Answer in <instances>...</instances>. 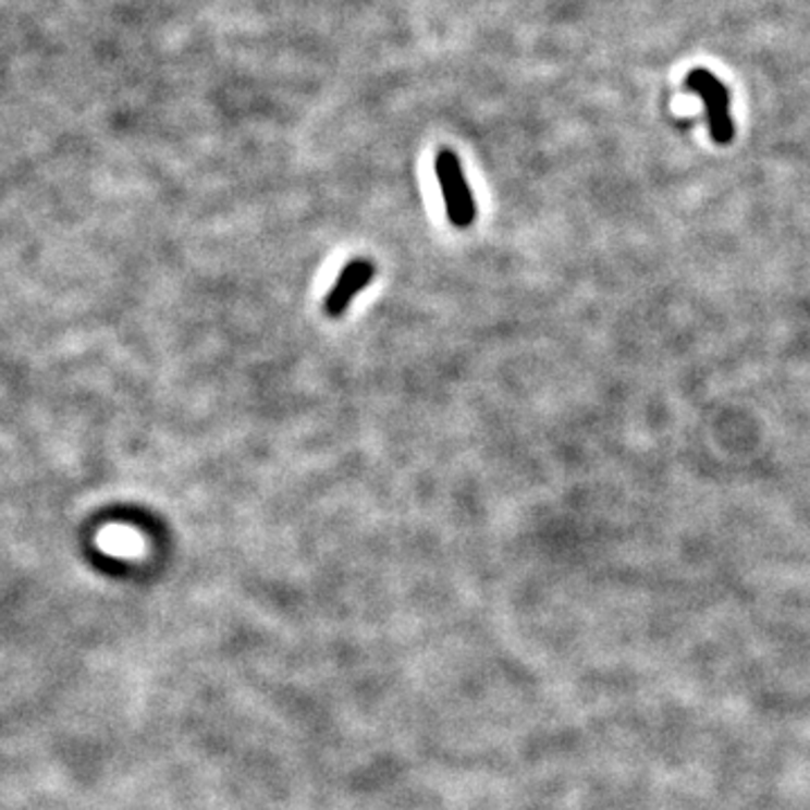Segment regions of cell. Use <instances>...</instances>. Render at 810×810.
I'll list each match as a JSON object with an SVG mask.
<instances>
[{"label": "cell", "instance_id": "6da1fadb", "mask_svg": "<svg viewBox=\"0 0 810 810\" xmlns=\"http://www.w3.org/2000/svg\"><path fill=\"white\" fill-rule=\"evenodd\" d=\"M434 169H437L439 187H442L449 221L455 228H468L472 221H476L478 208H476V198H472V192L464 179L459 158L453 151H439L434 160Z\"/></svg>", "mask_w": 810, "mask_h": 810}, {"label": "cell", "instance_id": "7a4b0ae2", "mask_svg": "<svg viewBox=\"0 0 810 810\" xmlns=\"http://www.w3.org/2000/svg\"><path fill=\"white\" fill-rule=\"evenodd\" d=\"M377 275V268L371 261L367 259H356L352 263H347L341 275H338V280L333 282L327 299H324V314L331 316V318H338L343 316L347 309L352 299L367 289V284L375 280Z\"/></svg>", "mask_w": 810, "mask_h": 810}]
</instances>
